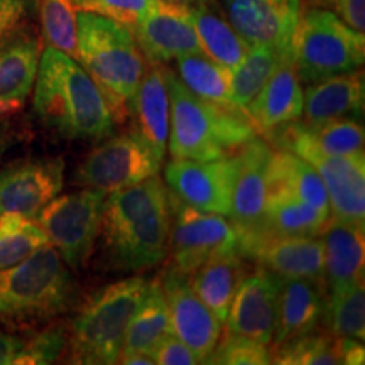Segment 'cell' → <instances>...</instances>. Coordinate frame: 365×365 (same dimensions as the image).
Returning <instances> with one entry per match:
<instances>
[{"label": "cell", "mask_w": 365, "mask_h": 365, "mask_svg": "<svg viewBox=\"0 0 365 365\" xmlns=\"http://www.w3.org/2000/svg\"><path fill=\"white\" fill-rule=\"evenodd\" d=\"M171 213V193L158 175L112 191L100 228L108 264L122 272L161 264L170 250Z\"/></svg>", "instance_id": "1"}, {"label": "cell", "mask_w": 365, "mask_h": 365, "mask_svg": "<svg viewBox=\"0 0 365 365\" xmlns=\"http://www.w3.org/2000/svg\"><path fill=\"white\" fill-rule=\"evenodd\" d=\"M34 110L66 139H105L115 120L102 91L70 54L51 46L41 53L34 83Z\"/></svg>", "instance_id": "2"}, {"label": "cell", "mask_w": 365, "mask_h": 365, "mask_svg": "<svg viewBox=\"0 0 365 365\" xmlns=\"http://www.w3.org/2000/svg\"><path fill=\"white\" fill-rule=\"evenodd\" d=\"M76 61L102 91L113 120L122 124L132 105L148 61L130 27L100 14H76Z\"/></svg>", "instance_id": "3"}, {"label": "cell", "mask_w": 365, "mask_h": 365, "mask_svg": "<svg viewBox=\"0 0 365 365\" xmlns=\"http://www.w3.org/2000/svg\"><path fill=\"white\" fill-rule=\"evenodd\" d=\"M170 90V153L175 159L213 161L230 156L235 149L255 137V127L247 115H237L196 97L164 68Z\"/></svg>", "instance_id": "4"}, {"label": "cell", "mask_w": 365, "mask_h": 365, "mask_svg": "<svg viewBox=\"0 0 365 365\" xmlns=\"http://www.w3.org/2000/svg\"><path fill=\"white\" fill-rule=\"evenodd\" d=\"M76 282L51 244L24 261L0 271V318L12 323H39L71 309Z\"/></svg>", "instance_id": "5"}, {"label": "cell", "mask_w": 365, "mask_h": 365, "mask_svg": "<svg viewBox=\"0 0 365 365\" xmlns=\"http://www.w3.org/2000/svg\"><path fill=\"white\" fill-rule=\"evenodd\" d=\"M150 281L129 277L102 287L85 299L68 331L75 364H117L127 327L149 291Z\"/></svg>", "instance_id": "6"}, {"label": "cell", "mask_w": 365, "mask_h": 365, "mask_svg": "<svg viewBox=\"0 0 365 365\" xmlns=\"http://www.w3.org/2000/svg\"><path fill=\"white\" fill-rule=\"evenodd\" d=\"M291 59L304 85L360 70L365 59L364 33L346 26L327 9L307 7L298 14Z\"/></svg>", "instance_id": "7"}, {"label": "cell", "mask_w": 365, "mask_h": 365, "mask_svg": "<svg viewBox=\"0 0 365 365\" xmlns=\"http://www.w3.org/2000/svg\"><path fill=\"white\" fill-rule=\"evenodd\" d=\"M281 149L308 161L322 176L333 218L365 228V158L328 156L309 143L299 124L277 127L266 134Z\"/></svg>", "instance_id": "8"}, {"label": "cell", "mask_w": 365, "mask_h": 365, "mask_svg": "<svg viewBox=\"0 0 365 365\" xmlns=\"http://www.w3.org/2000/svg\"><path fill=\"white\" fill-rule=\"evenodd\" d=\"M105 200V191L86 188L54 198L36 217L66 266L78 269L90 257L102 228Z\"/></svg>", "instance_id": "9"}, {"label": "cell", "mask_w": 365, "mask_h": 365, "mask_svg": "<svg viewBox=\"0 0 365 365\" xmlns=\"http://www.w3.org/2000/svg\"><path fill=\"white\" fill-rule=\"evenodd\" d=\"M170 249L173 266L190 274L210 259L218 255L240 252V234L234 222L225 215L208 213L185 205L171 195Z\"/></svg>", "instance_id": "10"}, {"label": "cell", "mask_w": 365, "mask_h": 365, "mask_svg": "<svg viewBox=\"0 0 365 365\" xmlns=\"http://www.w3.org/2000/svg\"><path fill=\"white\" fill-rule=\"evenodd\" d=\"M161 161L134 132L110 137L97 145L76 168L73 181L85 188L112 193L156 176Z\"/></svg>", "instance_id": "11"}, {"label": "cell", "mask_w": 365, "mask_h": 365, "mask_svg": "<svg viewBox=\"0 0 365 365\" xmlns=\"http://www.w3.org/2000/svg\"><path fill=\"white\" fill-rule=\"evenodd\" d=\"M237 173V156L213 161L175 159L164 170L166 185L180 202L196 210L228 215Z\"/></svg>", "instance_id": "12"}, {"label": "cell", "mask_w": 365, "mask_h": 365, "mask_svg": "<svg viewBox=\"0 0 365 365\" xmlns=\"http://www.w3.org/2000/svg\"><path fill=\"white\" fill-rule=\"evenodd\" d=\"M170 309L173 335L193 350L200 364H207L222 335V323L191 287L188 274L175 266L164 269L161 279Z\"/></svg>", "instance_id": "13"}, {"label": "cell", "mask_w": 365, "mask_h": 365, "mask_svg": "<svg viewBox=\"0 0 365 365\" xmlns=\"http://www.w3.org/2000/svg\"><path fill=\"white\" fill-rule=\"evenodd\" d=\"M271 154V145L257 135L242 145L237 154V173L228 217L239 230L240 242L264 232L267 166Z\"/></svg>", "instance_id": "14"}, {"label": "cell", "mask_w": 365, "mask_h": 365, "mask_svg": "<svg viewBox=\"0 0 365 365\" xmlns=\"http://www.w3.org/2000/svg\"><path fill=\"white\" fill-rule=\"evenodd\" d=\"M63 159H26L0 173V215L34 218L63 188Z\"/></svg>", "instance_id": "15"}, {"label": "cell", "mask_w": 365, "mask_h": 365, "mask_svg": "<svg viewBox=\"0 0 365 365\" xmlns=\"http://www.w3.org/2000/svg\"><path fill=\"white\" fill-rule=\"evenodd\" d=\"M240 254L281 277H307L323 284V242L318 235L262 232L240 242Z\"/></svg>", "instance_id": "16"}, {"label": "cell", "mask_w": 365, "mask_h": 365, "mask_svg": "<svg viewBox=\"0 0 365 365\" xmlns=\"http://www.w3.org/2000/svg\"><path fill=\"white\" fill-rule=\"evenodd\" d=\"M282 277L257 267L250 272L232 299L227 314V331L239 333L261 344L271 345L277 322Z\"/></svg>", "instance_id": "17"}, {"label": "cell", "mask_w": 365, "mask_h": 365, "mask_svg": "<svg viewBox=\"0 0 365 365\" xmlns=\"http://www.w3.org/2000/svg\"><path fill=\"white\" fill-rule=\"evenodd\" d=\"M148 61L168 63L193 53H203L188 7L170 0H156V6L130 27Z\"/></svg>", "instance_id": "18"}, {"label": "cell", "mask_w": 365, "mask_h": 365, "mask_svg": "<svg viewBox=\"0 0 365 365\" xmlns=\"http://www.w3.org/2000/svg\"><path fill=\"white\" fill-rule=\"evenodd\" d=\"M237 34L249 46H274L291 53L299 9L281 0H223Z\"/></svg>", "instance_id": "19"}, {"label": "cell", "mask_w": 365, "mask_h": 365, "mask_svg": "<svg viewBox=\"0 0 365 365\" xmlns=\"http://www.w3.org/2000/svg\"><path fill=\"white\" fill-rule=\"evenodd\" d=\"M364 230L330 215L319 232L323 242V284L325 293H339L364 279Z\"/></svg>", "instance_id": "20"}, {"label": "cell", "mask_w": 365, "mask_h": 365, "mask_svg": "<svg viewBox=\"0 0 365 365\" xmlns=\"http://www.w3.org/2000/svg\"><path fill=\"white\" fill-rule=\"evenodd\" d=\"M170 90L164 66H161V63L149 61L132 105V132L148 144L161 163L170 137Z\"/></svg>", "instance_id": "21"}, {"label": "cell", "mask_w": 365, "mask_h": 365, "mask_svg": "<svg viewBox=\"0 0 365 365\" xmlns=\"http://www.w3.org/2000/svg\"><path fill=\"white\" fill-rule=\"evenodd\" d=\"M41 59V43L33 34L19 33L0 48V118L26 107L34 88Z\"/></svg>", "instance_id": "22"}, {"label": "cell", "mask_w": 365, "mask_h": 365, "mask_svg": "<svg viewBox=\"0 0 365 365\" xmlns=\"http://www.w3.org/2000/svg\"><path fill=\"white\" fill-rule=\"evenodd\" d=\"M325 287L319 282L307 277H282L274 345L317 331L325 317Z\"/></svg>", "instance_id": "23"}, {"label": "cell", "mask_w": 365, "mask_h": 365, "mask_svg": "<svg viewBox=\"0 0 365 365\" xmlns=\"http://www.w3.org/2000/svg\"><path fill=\"white\" fill-rule=\"evenodd\" d=\"M255 130L264 134L303 115V88L293 59L286 58L245 108Z\"/></svg>", "instance_id": "24"}, {"label": "cell", "mask_w": 365, "mask_h": 365, "mask_svg": "<svg viewBox=\"0 0 365 365\" xmlns=\"http://www.w3.org/2000/svg\"><path fill=\"white\" fill-rule=\"evenodd\" d=\"M364 71L355 70L308 85L303 93V112L308 124L333 118H359L364 113Z\"/></svg>", "instance_id": "25"}, {"label": "cell", "mask_w": 365, "mask_h": 365, "mask_svg": "<svg viewBox=\"0 0 365 365\" xmlns=\"http://www.w3.org/2000/svg\"><path fill=\"white\" fill-rule=\"evenodd\" d=\"M247 261L240 252L223 254L210 259L190 274L193 291L220 323H225L237 287L250 274Z\"/></svg>", "instance_id": "26"}, {"label": "cell", "mask_w": 365, "mask_h": 365, "mask_svg": "<svg viewBox=\"0 0 365 365\" xmlns=\"http://www.w3.org/2000/svg\"><path fill=\"white\" fill-rule=\"evenodd\" d=\"M269 190L289 191L291 195L298 196L323 215H331L328 193L322 176L312 164L296 156L291 150H272L267 166V191Z\"/></svg>", "instance_id": "27"}, {"label": "cell", "mask_w": 365, "mask_h": 365, "mask_svg": "<svg viewBox=\"0 0 365 365\" xmlns=\"http://www.w3.org/2000/svg\"><path fill=\"white\" fill-rule=\"evenodd\" d=\"M176 76L181 83L196 97L215 103L237 115H247V112L239 107L232 93V73L210 59L205 53L176 58Z\"/></svg>", "instance_id": "28"}, {"label": "cell", "mask_w": 365, "mask_h": 365, "mask_svg": "<svg viewBox=\"0 0 365 365\" xmlns=\"http://www.w3.org/2000/svg\"><path fill=\"white\" fill-rule=\"evenodd\" d=\"M188 11L202 51L228 71H234L249 53L250 46L237 34L230 22L213 11L210 4L188 7Z\"/></svg>", "instance_id": "29"}, {"label": "cell", "mask_w": 365, "mask_h": 365, "mask_svg": "<svg viewBox=\"0 0 365 365\" xmlns=\"http://www.w3.org/2000/svg\"><path fill=\"white\" fill-rule=\"evenodd\" d=\"M170 309L159 279L150 281L149 291L140 307L135 309L129 327H127L124 346L127 352L149 354L168 335H171Z\"/></svg>", "instance_id": "30"}, {"label": "cell", "mask_w": 365, "mask_h": 365, "mask_svg": "<svg viewBox=\"0 0 365 365\" xmlns=\"http://www.w3.org/2000/svg\"><path fill=\"white\" fill-rule=\"evenodd\" d=\"M328 218L289 191H267L264 232L276 235H319Z\"/></svg>", "instance_id": "31"}, {"label": "cell", "mask_w": 365, "mask_h": 365, "mask_svg": "<svg viewBox=\"0 0 365 365\" xmlns=\"http://www.w3.org/2000/svg\"><path fill=\"white\" fill-rule=\"evenodd\" d=\"M291 58V53H284L274 46H250L249 53L232 73V93L240 108H247L259 90L267 83L277 66Z\"/></svg>", "instance_id": "32"}, {"label": "cell", "mask_w": 365, "mask_h": 365, "mask_svg": "<svg viewBox=\"0 0 365 365\" xmlns=\"http://www.w3.org/2000/svg\"><path fill=\"white\" fill-rule=\"evenodd\" d=\"M323 323L333 336L365 339V289L364 279L354 282L339 293L327 294Z\"/></svg>", "instance_id": "33"}, {"label": "cell", "mask_w": 365, "mask_h": 365, "mask_svg": "<svg viewBox=\"0 0 365 365\" xmlns=\"http://www.w3.org/2000/svg\"><path fill=\"white\" fill-rule=\"evenodd\" d=\"M48 244V235L33 218L19 213L0 215V271L22 262Z\"/></svg>", "instance_id": "34"}, {"label": "cell", "mask_w": 365, "mask_h": 365, "mask_svg": "<svg viewBox=\"0 0 365 365\" xmlns=\"http://www.w3.org/2000/svg\"><path fill=\"white\" fill-rule=\"evenodd\" d=\"M299 129L318 150L328 156H364V127L355 118L308 124L298 122Z\"/></svg>", "instance_id": "35"}, {"label": "cell", "mask_w": 365, "mask_h": 365, "mask_svg": "<svg viewBox=\"0 0 365 365\" xmlns=\"http://www.w3.org/2000/svg\"><path fill=\"white\" fill-rule=\"evenodd\" d=\"M271 364L279 365H341L336 336L308 333L274 345Z\"/></svg>", "instance_id": "36"}, {"label": "cell", "mask_w": 365, "mask_h": 365, "mask_svg": "<svg viewBox=\"0 0 365 365\" xmlns=\"http://www.w3.org/2000/svg\"><path fill=\"white\" fill-rule=\"evenodd\" d=\"M73 0H41V21L48 46L76 59V11Z\"/></svg>", "instance_id": "37"}, {"label": "cell", "mask_w": 365, "mask_h": 365, "mask_svg": "<svg viewBox=\"0 0 365 365\" xmlns=\"http://www.w3.org/2000/svg\"><path fill=\"white\" fill-rule=\"evenodd\" d=\"M207 364L223 365H267L271 364V350L269 345L239 335V333L225 331L223 340L218 344Z\"/></svg>", "instance_id": "38"}, {"label": "cell", "mask_w": 365, "mask_h": 365, "mask_svg": "<svg viewBox=\"0 0 365 365\" xmlns=\"http://www.w3.org/2000/svg\"><path fill=\"white\" fill-rule=\"evenodd\" d=\"M68 349V330L65 325H53L24 340L14 365L53 364Z\"/></svg>", "instance_id": "39"}, {"label": "cell", "mask_w": 365, "mask_h": 365, "mask_svg": "<svg viewBox=\"0 0 365 365\" xmlns=\"http://www.w3.org/2000/svg\"><path fill=\"white\" fill-rule=\"evenodd\" d=\"M73 4L80 11L100 14L132 27L156 6V0H73Z\"/></svg>", "instance_id": "40"}, {"label": "cell", "mask_w": 365, "mask_h": 365, "mask_svg": "<svg viewBox=\"0 0 365 365\" xmlns=\"http://www.w3.org/2000/svg\"><path fill=\"white\" fill-rule=\"evenodd\" d=\"M36 0H0V48L21 33Z\"/></svg>", "instance_id": "41"}, {"label": "cell", "mask_w": 365, "mask_h": 365, "mask_svg": "<svg viewBox=\"0 0 365 365\" xmlns=\"http://www.w3.org/2000/svg\"><path fill=\"white\" fill-rule=\"evenodd\" d=\"M307 7L327 9L352 29L365 31V0H307Z\"/></svg>", "instance_id": "42"}, {"label": "cell", "mask_w": 365, "mask_h": 365, "mask_svg": "<svg viewBox=\"0 0 365 365\" xmlns=\"http://www.w3.org/2000/svg\"><path fill=\"white\" fill-rule=\"evenodd\" d=\"M150 357L159 365H193L200 364L193 350L188 345L175 336L168 335L156 345V349L150 352Z\"/></svg>", "instance_id": "43"}, {"label": "cell", "mask_w": 365, "mask_h": 365, "mask_svg": "<svg viewBox=\"0 0 365 365\" xmlns=\"http://www.w3.org/2000/svg\"><path fill=\"white\" fill-rule=\"evenodd\" d=\"M336 344H339L341 364L362 365L365 362V349L362 341L355 339H345V336H336Z\"/></svg>", "instance_id": "44"}, {"label": "cell", "mask_w": 365, "mask_h": 365, "mask_svg": "<svg viewBox=\"0 0 365 365\" xmlns=\"http://www.w3.org/2000/svg\"><path fill=\"white\" fill-rule=\"evenodd\" d=\"M24 340L16 335L0 331V365H12L19 355Z\"/></svg>", "instance_id": "45"}, {"label": "cell", "mask_w": 365, "mask_h": 365, "mask_svg": "<svg viewBox=\"0 0 365 365\" xmlns=\"http://www.w3.org/2000/svg\"><path fill=\"white\" fill-rule=\"evenodd\" d=\"M117 364H125V365H154V359L150 357L149 354L144 352H127V350H122L120 355H118Z\"/></svg>", "instance_id": "46"}, {"label": "cell", "mask_w": 365, "mask_h": 365, "mask_svg": "<svg viewBox=\"0 0 365 365\" xmlns=\"http://www.w3.org/2000/svg\"><path fill=\"white\" fill-rule=\"evenodd\" d=\"M173 4H180V6L185 7H195V6H202V4H210L212 0H170Z\"/></svg>", "instance_id": "47"}, {"label": "cell", "mask_w": 365, "mask_h": 365, "mask_svg": "<svg viewBox=\"0 0 365 365\" xmlns=\"http://www.w3.org/2000/svg\"><path fill=\"white\" fill-rule=\"evenodd\" d=\"M281 2H286V4H289L291 7H294V9H299V4H301V0H281Z\"/></svg>", "instance_id": "48"}, {"label": "cell", "mask_w": 365, "mask_h": 365, "mask_svg": "<svg viewBox=\"0 0 365 365\" xmlns=\"http://www.w3.org/2000/svg\"><path fill=\"white\" fill-rule=\"evenodd\" d=\"M0 154H2V144H0Z\"/></svg>", "instance_id": "49"}]
</instances>
